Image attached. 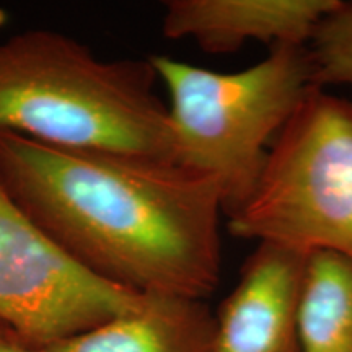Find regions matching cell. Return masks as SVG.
I'll return each mask as SVG.
<instances>
[{"instance_id":"obj_1","label":"cell","mask_w":352,"mask_h":352,"mask_svg":"<svg viewBox=\"0 0 352 352\" xmlns=\"http://www.w3.org/2000/svg\"><path fill=\"white\" fill-rule=\"evenodd\" d=\"M0 182L74 261L139 294L204 300L222 270V196L178 162L78 152L0 132Z\"/></svg>"},{"instance_id":"obj_2","label":"cell","mask_w":352,"mask_h":352,"mask_svg":"<svg viewBox=\"0 0 352 352\" xmlns=\"http://www.w3.org/2000/svg\"><path fill=\"white\" fill-rule=\"evenodd\" d=\"M151 59L104 60L63 33L0 41V132L78 152L176 162Z\"/></svg>"},{"instance_id":"obj_3","label":"cell","mask_w":352,"mask_h":352,"mask_svg":"<svg viewBox=\"0 0 352 352\" xmlns=\"http://www.w3.org/2000/svg\"><path fill=\"white\" fill-rule=\"evenodd\" d=\"M168 94L176 162L212 178L223 217L253 191L270 147L315 85L308 44H279L239 72L148 57Z\"/></svg>"},{"instance_id":"obj_4","label":"cell","mask_w":352,"mask_h":352,"mask_svg":"<svg viewBox=\"0 0 352 352\" xmlns=\"http://www.w3.org/2000/svg\"><path fill=\"white\" fill-rule=\"evenodd\" d=\"M226 220L236 239L352 261V101L311 88Z\"/></svg>"},{"instance_id":"obj_5","label":"cell","mask_w":352,"mask_h":352,"mask_svg":"<svg viewBox=\"0 0 352 352\" xmlns=\"http://www.w3.org/2000/svg\"><path fill=\"white\" fill-rule=\"evenodd\" d=\"M142 294L74 261L0 182V321L34 346L65 340L131 310Z\"/></svg>"},{"instance_id":"obj_6","label":"cell","mask_w":352,"mask_h":352,"mask_svg":"<svg viewBox=\"0 0 352 352\" xmlns=\"http://www.w3.org/2000/svg\"><path fill=\"white\" fill-rule=\"evenodd\" d=\"M308 253L256 243L215 311L214 352H302L300 298Z\"/></svg>"},{"instance_id":"obj_7","label":"cell","mask_w":352,"mask_h":352,"mask_svg":"<svg viewBox=\"0 0 352 352\" xmlns=\"http://www.w3.org/2000/svg\"><path fill=\"white\" fill-rule=\"evenodd\" d=\"M342 0H170L162 32L168 39H192L202 51L227 54L245 43L311 41L318 25Z\"/></svg>"},{"instance_id":"obj_8","label":"cell","mask_w":352,"mask_h":352,"mask_svg":"<svg viewBox=\"0 0 352 352\" xmlns=\"http://www.w3.org/2000/svg\"><path fill=\"white\" fill-rule=\"evenodd\" d=\"M215 314L204 300L142 294L135 307L43 352H214Z\"/></svg>"},{"instance_id":"obj_9","label":"cell","mask_w":352,"mask_h":352,"mask_svg":"<svg viewBox=\"0 0 352 352\" xmlns=\"http://www.w3.org/2000/svg\"><path fill=\"white\" fill-rule=\"evenodd\" d=\"M302 352H352V261L308 253L300 298Z\"/></svg>"},{"instance_id":"obj_10","label":"cell","mask_w":352,"mask_h":352,"mask_svg":"<svg viewBox=\"0 0 352 352\" xmlns=\"http://www.w3.org/2000/svg\"><path fill=\"white\" fill-rule=\"evenodd\" d=\"M308 50L316 87H352V2H342L321 21Z\"/></svg>"},{"instance_id":"obj_11","label":"cell","mask_w":352,"mask_h":352,"mask_svg":"<svg viewBox=\"0 0 352 352\" xmlns=\"http://www.w3.org/2000/svg\"><path fill=\"white\" fill-rule=\"evenodd\" d=\"M0 352H43L41 347L34 346L13 331L10 327L0 321Z\"/></svg>"}]
</instances>
